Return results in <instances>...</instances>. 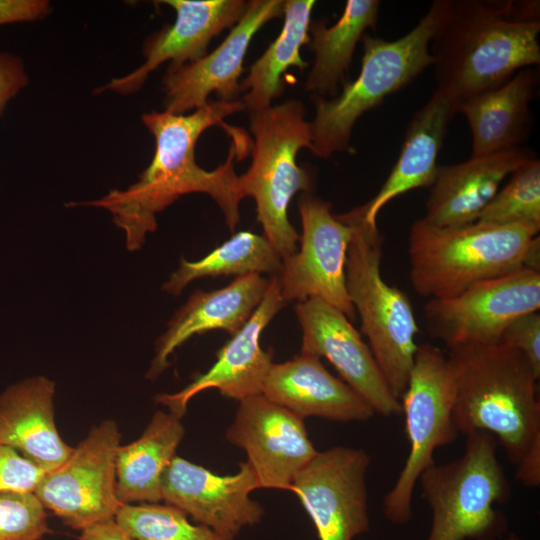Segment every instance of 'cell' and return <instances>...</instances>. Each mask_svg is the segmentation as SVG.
<instances>
[{
    "label": "cell",
    "mask_w": 540,
    "mask_h": 540,
    "mask_svg": "<svg viewBox=\"0 0 540 540\" xmlns=\"http://www.w3.org/2000/svg\"><path fill=\"white\" fill-rule=\"evenodd\" d=\"M245 111L241 99L208 101L188 115L151 112L142 116L144 125L155 139V152L137 182L125 190L112 189L100 199L82 205L101 207L111 212L116 226L126 234V248L139 250L147 233L157 228L156 214L185 194H208L224 214L234 232L240 221L239 204L243 198L234 159L240 160L248 150L250 139L235 128L225 162L212 171L201 168L195 160V146L209 127L221 125L224 119Z\"/></svg>",
    "instance_id": "6da1fadb"
},
{
    "label": "cell",
    "mask_w": 540,
    "mask_h": 540,
    "mask_svg": "<svg viewBox=\"0 0 540 540\" xmlns=\"http://www.w3.org/2000/svg\"><path fill=\"white\" fill-rule=\"evenodd\" d=\"M448 351L458 432L492 434L517 465L540 437L539 376L521 351L501 344Z\"/></svg>",
    "instance_id": "7a4b0ae2"
},
{
    "label": "cell",
    "mask_w": 540,
    "mask_h": 540,
    "mask_svg": "<svg viewBox=\"0 0 540 540\" xmlns=\"http://www.w3.org/2000/svg\"><path fill=\"white\" fill-rule=\"evenodd\" d=\"M540 20L509 18L499 1L452 0L433 37L437 88L459 104L540 63Z\"/></svg>",
    "instance_id": "3957f363"
},
{
    "label": "cell",
    "mask_w": 540,
    "mask_h": 540,
    "mask_svg": "<svg viewBox=\"0 0 540 540\" xmlns=\"http://www.w3.org/2000/svg\"><path fill=\"white\" fill-rule=\"evenodd\" d=\"M540 224L492 225L476 221L440 227L416 219L408 233L409 278L430 299L458 295L469 286L523 266Z\"/></svg>",
    "instance_id": "277c9868"
},
{
    "label": "cell",
    "mask_w": 540,
    "mask_h": 540,
    "mask_svg": "<svg viewBox=\"0 0 540 540\" xmlns=\"http://www.w3.org/2000/svg\"><path fill=\"white\" fill-rule=\"evenodd\" d=\"M451 5L452 0H435L418 24L397 40L363 35L358 77L345 83L332 99L313 95L315 117L310 131L314 155L328 158L336 152H352L350 140L356 121L433 64L430 43Z\"/></svg>",
    "instance_id": "5b68a950"
},
{
    "label": "cell",
    "mask_w": 540,
    "mask_h": 540,
    "mask_svg": "<svg viewBox=\"0 0 540 540\" xmlns=\"http://www.w3.org/2000/svg\"><path fill=\"white\" fill-rule=\"evenodd\" d=\"M336 216L352 230L345 266L348 296L389 388L401 401L418 346L419 328L410 299L382 277L385 237L377 224L365 219L363 207Z\"/></svg>",
    "instance_id": "8992f818"
},
{
    "label": "cell",
    "mask_w": 540,
    "mask_h": 540,
    "mask_svg": "<svg viewBox=\"0 0 540 540\" xmlns=\"http://www.w3.org/2000/svg\"><path fill=\"white\" fill-rule=\"evenodd\" d=\"M305 113L297 99L250 113L252 162L239 176L243 198L255 200L257 221L282 261L298 251L300 237L288 218L289 203L297 192L311 193L314 185L312 174L296 162L300 149L312 148Z\"/></svg>",
    "instance_id": "52a82bcc"
},
{
    "label": "cell",
    "mask_w": 540,
    "mask_h": 540,
    "mask_svg": "<svg viewBox=\"0 0 540 540\" xmlns=\"http://www.w3.org/2000/svg\"><path fill=\"white\" fill-rule=\"evenodd\" d=\"M466 436L458 459L435 463L419 478L432 514L426 540H496L507 532L504 513L494 507L512 495L497 456V440L484 431Z\"/></svg>",
    "instance_id": "ba28073f"
},
{
    "label": "cell",
    "mask_w": 540,
    "mask_h": 540,
    "mask_svg": "<svg viewBox=\"0 0 540 540\" xmlns=\"http://www.w3.org/2000/svg\"><path fill=\"white\" fill-rule=\"evenodd\" d=\"M409 443L407 459L383 499V515L394 525L412 518V498L421 474L434 465L439 447L454 442V380L447 356L431 344H420L401 398Z\"/></svg>",
    "instance_id": "9c48e42d"
},
{
    "label": "cell",
    "mask_w": 540,
    "mask_h": 540,
    "mask_svg": "<svg viewBox=\"0 0 540 540\" xmlns=\"http://www.w3.org/2000/svg\"><path fill=\"white\" fill-rule=\"evenodd\" d=\"M540 308V271L522 266L479 281L456 296L430 299L423 314L430 337L447 349L498 344L517 317Z\"/></svg>",
    "instance_id": "30bf717a"
},
{
    "label": "cell",
    "mask_w": 540,
    "mask_h": 540,
    "mask_svg": "<svg viewBox=\"0 0 540 540\" xmlns=\"http://www.w3.org/2000/svg\"><path fill=\"white\" fill-rule=\"evenodd\" d=\"M121 433L114 420L92 427L59 467L44 472L35 495L72 529L114 518L122 503L116 494V455Z\"/></svg>",
    "instance_id": "8fae6325"
},
{
    "label": "cell",
    "mask_w": 540,
    "mask_h": 540,
    "mask_svg": "<svg viewBox=\"0 0 540 540\" xmlns=\"http://www.w3.org/2000/svg\"><path fill=\"white\" fill-rule=\"evenodd\" d=\"M300 250L282 261L277 276L286 303L318 298L354 320L356 311L346 289V257L352 236L348 224L331 212V204L311 193L298 200Z\"/></svg>",
    "instance_id": "7c38bea8"
},
{
    "label": "cell",
    "mask_w": 540,
    "mask_h": 540,
    "mask_svg": "<svg viewBox=\"0 0 540 540\" xmlns=\"http://www.w3.org/2000/svg\"><path fill=\"white\" fill-rule=\"evenodd\" d=\"M363 449L335 446L317 454L296 474L291 490L320 540H354L370 528Z\"/></svg>",
    "instance_id": "4fadbf2b"
},
{
    "label": "cell",
    "mask_w": 540,
    "mask_h": 540,
    "mask_svg": "<svg viewBox=\"0 0 540 540\" xmlns=\"http://www.w3.org/2000/svg\"><path fill=\"white\" fill-rule=\"evenodd\" d=\"M259 488L257 477L245 461L233 475L221 476L175 456L162 478V501L182 511L225 540L262 520L264 509L250 498Z\"/></svg>",
    "instance_id": "5bb4252c"
},
{
    "label": "cell",
    "mask_w": 540,
    "mask_h": 540,
    "mask_svg": "<svg viewBox=\"0 0 540 540\" xmlns=\"http://www.w3.org/2000/svg\"><path fill=\"white\" fill-rule=\"evenodd\" d=\"M226 439L246 452L259 488L291 490L296 474L318 452L303 419L262 393L239 401Z\"/></svg>",
    "instance_id": "9a60e30c"
},
{
    "label": "cell",
    "mask_w": 540,
    "mask_h": 540,
    "mask_svg": "<svg viewBox=\"0 0 540 540\" xmlns=\"http://www.w3.org/2000/svg\"><path fill=\"white\" fill-rule=\"evenodd\" d=\"M284 13L282 0L248 1L246 12L224 41L197 61L168 68L164 80L165 111L181 115L208 103L215 93L219 101L240 99L243 60L254 35L269 21Z\"/></svg>",
    "instance_id": "2e32d148"
},
{
    "label": "cell",
    "mask_w": 540,
    "mask_h": 540,
    "mask_svg": "<svg viewBox=\"0 0 540 540\" xmlns=\"http://www.w3.org/2000/svg\"><path fill=\"white\" fill-rule=\"evenodd\" d=\"M295 313L302 329L300 352L325 357L375 414L402 413L401 401L389 388L368 344L343 312L310 298L297 302Z\"/></svg>",
    "instance_id": "e0dca14e"
},
{
    "label": "cell",
    "mask_w": 540,
    "mask_h": 540,
    "mask_svg": "<svg viewBox=\"0 0 540 540\" xmlns=\"http://www.w3.org/2000/svg\"><path fill=\"white\" fill-rule=\"evenodd\" d=\"M284 305L278 278L273 276L261 303L244 326L219 350L212 367L181 391L159 394L156 401L182 418L188 402L204 390L215 388L225 397L237 401L261 394L264 379L272 365V354L262 350L260 336Z\"/></svg>",
    "instance_id": "ac0fdd59"
},
{
    "label": "cell",
    "mask_w": 540,
    "mask_h": 540,
    "mask_svg": "<svg viewBox=\"0 0 540 540\" xmlns=\"http://www.w3.org/2000/svg\"><path fill=\"white\" fill-rule=\"evenodd\" d=\"M176 12L174 24L149 38L144 46V63L128 75L114 78L100 92L119 94L138 91L148 75L170 61L168 68L194 62L207 54L210 41L223 30L232 28L246 12L243 0H167L161 1Z\"/></svg>",
    "instance_id": "d6986e66"
},
{
    "label": "cell",
    "mask_w": 540,
    "mask_h": 540,
    "mask_svg": "<svg viewBox=\"0 0 540 540\" xmlns=\"http://www.w3.org/2000/svg\"><path fill=\"white\" fill-rule=\"evenodd\" d=\"M535 157L529 149L519 147L438 165L423 219L440 227L476 222L501 182Z\"/></svg>",
    "instance_id": "ffe728a7"
},
{
    "label": "cell",
    "mask_w": 540,
    "mask_h": 540,
    "mask_svg": "<svg viewBox=\"0 0 540 540\" xmlns=\"http://www.w3.org/2000/svg\"><path fill=\"white\" fill-rule=\"evenodd\" d=\"M262 394L302 419L366 421L375 414L359 394L325 368L319 357L308 353L272 363Z\"/></svg>",
    "instance_id": "44dd1931"
},
{
    "label": "cell",
    "mask_w": 540,
    "mask_h": 540,
    "mask_svg": "<svg viewBox=\"0 0 540 540\" xmlns=\"http://www.w3.org/2000/svg\"><path fill=\"white\" fill-rule=\"evenodd\" d=\"M269 283L261 274L250 273L218 290L195 291L156 341L155 356L146 377L156 379L170 365L168 358L174 350L193 335L215 329L230 336L236 334L261 303Z\"/></svg>",
    "instance_id": "7402d4cb"
},
{
    "label": "cell",
    "mask_w": 540,
    "mask_h": 540,
    "mask_svg": "<svg viewBox=\"0 0 540 540\" xmlns=\"http://www.w3.org/2000/svg\"><path fill=\"white\" fill-rule=\"evenodd\" d=\"M55 383L45 376L20 381L0 394V445L8 446L47 472L73 451L55 422Z\"/></svg>",
    "instance_id": "603a6c76"
},
{
    "label": "cell",
    "mask_w": 540,
    "mask_h": 540,
    "mask_svg": "<svg viewBox=\"0 0 540 540\" xmlns=\"http://www.w3.org/2000/svg\"><path fill=\"white\" fill-rule=\"evenodd\" d=\"M459 103L436 89L412 116L399 157L377 194L362 205L365 219L377 224L380 210L399 195L420 187H430L437 171V156Z\"/></svg>",
    "instance_id": "cb8c5ba5"
},
{
    "label": "cell",
    "mask_w": 540,
    "mask_h": 540,
    "mask_svg": "<svg viewBox=\"0 0 540 540\" xmlns=\"http://www.w3.org/2000/svg\"><path fill=\"white\" fill-rule=\"evenodd\" d=\"M538 82L536 69L526 67L501 86L459 104L458 112L466 117L471 131V156L521 147L531 131L530 103Z\"/></svg>",
    "instance_id": "d4e9b609"
},
{
    "label": "cell",
    "mask_w": 540,
    "mask_h": 540,
    "mask_svg": "<svg viewBox=\"0 0 540 540\" xmlns=\"http://www.w3.org/2000/svg\"><path fill=\"white\" fill-rule=\"evenodd\" d=\"M184 432L181 417L157 411L139 438L119 446L116 494L122 504L162 501V478Z\"/></svg>",
    "instance_id": "484cf974"
},
{
    "label": "cell",
    "mask_w": 540,
    "mask_h": 540,
    "mask_svg": "<svg viewBox=\"0 0 540 540\" xmlns=\"http://www.w3.org/2000/svg\"><path fill=\"white\" fill-rule=\"evenodd\" d=\"M380 1L348 0L338 21L328 26L324 19L310 23V48L314 63L305 82L317 96L335 97L345 84L355 47L366 29H375Z\"/></svg>",
    "instance_id": "4316f807"
},
{
    "label": "cell",
    "mask_w": 540,
    "mask_h": 540,
    "mask_svg": "<svg viewBox=\"0 0 540 540\" xmlns=\"http://www.w3.org/2000/svg\"><path fill=\"white\" fill-rule=\"evenodd\" d=\"M313 0L284 1V22L278 37L250 67L247 77L240 82V97L250 113L271 106L274 98L283 92L282 75L290 68L301 71L307 67L300 49L309 44Z\"/></svg>",
    "instance_id": "83f0119b"
},
{
    "label": "cell",
    "mask_w": 540,
    "mask_h": 540,
    "mask_svg": "<svg viewBox=\"0 0 540 540\" xmlns=\"http://www.w3.org/2000/svg\"><path fill=\"white\" fill-rule=\"evenodd\" d=\"M281 269L282 259L264 235L241 231L200 260L181 258L179 268L170 275L162 289L177 296L195 279L221 275L238 277L250 273L278 276Z\"/></svg>",
    "instance_id": "f1b7e54d"
},
{
    "label": "cell",
    "mask_w": 540,
    "mask_h": 540,
    "mask_svg": "<svg viewBox=\"0 0 540 540\" xmlns=\"http://www.w3.org/2000/svg\"><path fill=\"white\" fill-rule=\"evenodd\" d=\"M114 518L135 540H225L168 504H122Z\"/></svg>",
    "instance_id": "f546056e"
},
{
    "label": "cell",
    "mask_w": 540,
    "mask_h": 540,
    "mask_svg": "<svg viewBox=\"0 0 540 540\" xmlns=\"http://www.w3.org/2000/svg\"><path fill=\"white\" fill-rule=\"evenodd\" d=\"M477 221L492 225L540 224V161L516 169L497 191Z\"/></svg>",
    "instance_id": "4dcf8cb0"
},
{
    "label": "cell",
    "mask_w": 540,
    "mask_h": 540,
    "mask_svg": "<svg viewBox=\"0 0 540 540\" xmlns=\"http://www.w3.org/2000/svg\"><path fill=\"white\" fill-rule=\"evenodd\" d=\"M51 532L34 492H0V540H41Z\"/></svg>",
    "instance_id": "1f68e13d"
},
{
    "label": "cell",
    "mask_w": 540,
    "mask_h": 540,
    "mask_svg": "<svg viewBox=\"0 0 540 540\" xmlns=\"http://www.w3.org/2000/svg\"><path fill=\"white\" fill-rule=\"evenodd\" d=\"M501 345L521 351L540 377V314L531 312L510 322L501 334Z\"/></svg>",
    "instance_id": "d6a6232c"
},
{
    "label": "cell",
    "mask_w": 540,
    "mask_h": 540,
    "mask_svg": "<svg viewBox=\"0 0 540 540\" xmlns=\"http://www.w3.org/2000/svg\"><path fill=\"white\" fill-rule=\"evenodd\" d=\"M44 472L16 450L0 445V492H34Z\"/></svg>",
    "instance_id": "836d02e7"
},
{
    "label": "cell",
    "mask_w": 540,
    "mask_h": 540,
    "mask_svg": "<svg viewBox=\"0 0 540 540\" xmlns=\"http://www.w3.org/2000/svg\"><path fill=\"white\" fill-rule=\"evenodd\" d=\"M28 83L24 66L20 58L0 53V116L7 102Z\"/></svg>",
    "instance_id": "e575fe53"
},
{
    "label": "cell",
    "mask_w": 540,
    "mask_h": 540,
    "mask_svg": "<svg viewBox=\"0 0 540 540\" xmlns=\"http://www.w3.org/2000/svg\"><path fill=\"white\" fill-rule=\"evenodd\" d=\"M50 10L46 0H0V25L40 19Z\"/></svg>",
    "instance_id": "d590c367"
},
{
    "label": "cell",
    "mask_w": 540,
    "mask_h": 540,
    "mask_svg": "<svg viewBox=\"0 0 540 540\" xmlns=\"http://www.w3.org/2000/svg\"><path fill=\"white\" fill-rule=\"evenodd\" d=\"M516 467L515 477L518 482L529 488L540 486V437L533 441Z\"/></svg>",
    "instance_id": "8d00e7d4"
},
{
    "label": "cell",
    "mask_w": 540,
    "mask_h": 540,
    "mask_svg": "<svg viewBox=\"0 0 540 540\" xmlns=\"http://www.w3.org/2000/svg\"><path fill=\"white\" fill-rule=\"evenodd\" d=\"M79 540H135L123 529L115 518L94 523L81 530Z\"/></svg>",
    "instance_id": "74e56055"
},
{
    "label": "cell",
    "mask_w": 540,
    "mask_h": 540,
    "mask_svg": "<svg viewBox=\"0 0 540 540\" xmlns=\"http://www.w3.org/2000/svg\"><path fill=\"white\" fill-rule=\"evenodd\" d=\"M504 540H521V538L516 533L510 532V533L507 534V536L505 537Z\"/></svg>",
    "instance_id": "f35d334b"
}]
</instances>
